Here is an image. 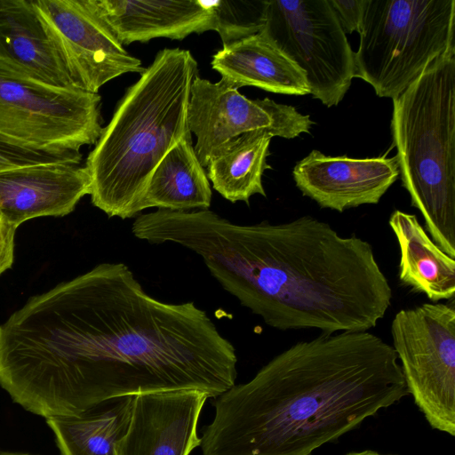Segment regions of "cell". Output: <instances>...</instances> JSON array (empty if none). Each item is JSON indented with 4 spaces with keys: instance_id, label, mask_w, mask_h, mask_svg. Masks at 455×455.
I'll use <instances>...</instances> for the list:
<instances>
[{
    "instance_id": "obj_1",
    "label": "cell",
    "mask_w": 455,
    "mask_h": 455,
    "mask_svg": "<svg viewBox=\"0 0 455 455\" xmlns=\"http://www.w3.org/2000/svg\"><path fill=\"white\" fill-rule=\"evenodd\" d=\"M237 357L194 302L145 291L124 263H101L32 297L0 325V386L44 417L104 401L235 385Z\"/></svg>"
},
{
    "instance_id": "obj_2",
    "label": "cell",
    "mask_w": 455,
    "mask_h": 455,
    "mask_svg": "<svg viewBox=\"0 0 455 455\" xmlns=\"http://www.w3.org/2000/svg\"><path fill=\"white\" fill-rule=\"evenodd\" d=\"M132 231L199 255L224 290L280 331H367L391 305L371 244L311 216L239 225L210 210L158 209L138 216Z\"/></svg>"
},
{
    "instance_id": "obj_3",
    "label": "cell",
    "mask_w": 455,
    "mask_h": 455,
    "mask_svg": "<svg viewBox=\"0 0 455 455\" xmlns=\"http://www.w3.org/2000/svg\"><path fill=\"white\" fill-rule=\"evenodd\" d=\"M391 345L367 331L298 342L220 395L203 455H312L407 396Z\"/></svg>"
},
{
    "instance_id": "obj_4",
    "label": "cell",
    "mask_w": 455,
    "mask_h": 455,
    "mask_svg": "<svg viewBox=\"0 0 455 455\" xmlns=\"http://www.w3.org/2000/svg\"><path fill=\"white\" fill-rule=\"evenodd\" d=\"M197 71L189 51L164 48L118 102L84 165L92 203L108 217L140 212L155 169L191 134L188 108Z\"/></svg>"
},
{
    "instance_id": "obj_5",
    "label": "cell",
    "mask_w": 455,
    "mask_h": 455,
    "mask_svg": "<svg viewBox=\"0 0 455 455\" xmlns=\"http://www.w3.org/2000/svg\"><path fill=\"white\" fill-rule=\"evenodd\" d=\"M391 132L411 205L431 239L455 259V52L393 100Z\"/></svg>"
},
{
    "instance_id": "obj_6",
    "label": "cell",
    "mask_w": 455,
    "mask_h": 455,
    "mask_svg": "<svg viewBox=\"0 0 455 455\" xmlns=\"http://www.w3.org/2000/svg\"><path fill=\"white\" fill-rule=\"evenodd\" d=\"M454 0H366L355 75L394 100L439 57L455 52Z\"/></svg>"
},
{
    "instance_id": "obj_7",
    "label": "cell",
    "mask_w": 455,
    "mask_h": 455,
    "mask_svg": "<svg viewBox=\"0 0 455 455\" xmlns=\"http://www.w3.org/2000/svg\"><path fill=\"white\" fill-rule=\"evenodd\" d=\"M101 98L57 87L0 58V134L25 147L80 151L101 132Z\"/></svg>"
},
{
    "instance_id": "obj_8",
    "label": "cell",
    "mask_w": 455,
    "mask_h": 455,
    "mask_svg": "<svg viewBox=\"0 0 455 455\" xmlns=\"http://www.w3.org/2000/svg\"><path fill=\"white\" fill-rule=\"evenodd\" d=\"M393 348L409 394L428 424L455 435L454 302L424 303L397 312Z\"/></svg>"
},
{
    "instance_id": "obj_9",
    "label": "cell",
    "mask_w": 455,
    "mask_h": 455,
    "mask_svg": "<svg viewBox=\"0 0 455 455\" xmlns=\"http://www.w3.org/2000/svg\"><path fill=\"white\" fill-rule=\"evenodd\" d=\"M261 31L302 69L315 99L328 108L343 100L354 52L328 0H266Z\"/></svg>"
},
{
    "instance_id": "obj_10",
    "label": "cell",
    "mask_w": 455,
    "mask_h": 455,
    "mask_svg": "<svg viewBox=\"0 0 455 455\" xmlns=\"http://www.w3.org/2000/svg\"><path fill=\"white\" fill-rule=\"evenodd\" d=\"M64 60L73 85L98 93L108 82L146 68L131 55L104 17L98 0H33Z\"/></svg>"
},
{
    "instance_id": "obj_11",
    "label": "cell",
    "mask_w": 455,
    "mask_h": 455,
    "mask_svg": "<svg viewBox=\"0 0 455 455\" xmlns=\"http://www.w3.org/2000/svg\"><path fill=\"white\" fill-rule=\"evenodd\" d=\"M188 121L196 136L194 148L203 167L246 132L265 130L273 137L293 139L308 133L314 124L308 115L292 106L268 98L251 100L222 78L212 83L199 76L191 84Z\"/></svg>"
},
{
    "instance_id": "obj_12",
    "label": "cell",
    "mask_w": 455,
    "mask_h": 455,
    "mask_svg": "<svg viewBox=\"0 0 455 455\" xmlns=\"http://www.w3.org/2000/svg\"><path fill=\"white\" fill-rule=\"evenodd\" d=\"M292 175L302 195L339 212L376 204L399 177L395 156L351 158L314 149L299 161Z\"/></svg>"
},
{
    "instance_id": "obj_13",
    "label": "cell",
    "mask_w": 455,
    "mask_h": 455,
    "mask_svg": "<svg viewBox=\"0 0 455 455\" xmlns=\"http://www.w3.org/2000/svg\"><path fill=\"white\" fill-rule=\"evenodd\" d=\"M208 395L177 390L134 395L116 455H189L201 443L197 422Z\"/></svg>"
},
{
    "instance_id": "obj_14",
    "label": "cell",
    "mask_w": 455,
    "mask_h": 455,
    "mask_svg": "<svg viewBox=\"0 0 455 455\" xmlns=\"http://www.w3.org/2000/svg\"><path fill=\"white\" fill-rule=\"evenodd\" d=\"M91 192V180L80 164H33L0 172V220L18 228L28 220L62 217Z\"/></svg>"
},
{
    "instance_id": "obj_15",
    "label": "cell",
    "mask_w": 455,
    "mask_h": 455,
    "mask_svg": "<svg viewBox=\"0 0 455 455\" xmlns=\"http://www.w3.org/2000/svg\"><path fill=\"white\" fill-rule=\"evenodd\" d=\"M108 23L125 45L165 37L182 40L215 29V1L98 0Z\"/></svg>"
},
{
    "instance_id": "obj_16",
    "label": "cell",
    "mask_w": 455,
    "mask_h": 455,
    "mask_svg": "<svg viewBox=\"0 0 455 455\" xmlns=\"http://www.w3.org/2000/svg\"><path fill=\"white\" fill-rule=\"evenodd\" d=\"M0 58L44 83L76 88L33 0H0Z\"/></svg>"
},
{
    "instance_id": "obj_17",
    "label": "cell",
    "mask_w": 455,
    "mask_h": 455,
    "mask_svg": "<svg viewBox=\"0 0 455 455\" xmlns=\"http://www.w3.org/2000/svg\"><path fill=\"white\" fill-rule=\"evenodd\" d=\"M211 64L237 89L254 86L279 94L310 93L302 69L262 31L223 45Z\"/></svg>"
},
{
    "instance_id": "obj_18",
    "label": "cell",
    "mask_w": 455,
    "mask_h": 455,
    "mask_svg": "<svg viewBox=\"0 0 455 455\" xmlns=\"http://www.w3.org/2000/svg\"><path fill=\"white\" fill-rule=\"evenodd\" d=\"M389 226L400 249V281L434 302L453 299L455 259L429 237L416 215L396 210Z\"/></svg>"
},
{
    "instance_id": "obj_19",
    "label": "cell",
    "mask_w": 455,
    "mask_h": 455,
    "mask_svg": "<svg viewBox=\"0 0 455 455\" xmlns=\"http://www.w3.org/2000/svg\"><path fill=\"white\" fill-rule=\"evenodd\" d=\"M212 189L197 158L191 134L178 142L155 169L146 190L141 208L190 212L208 210Z\"/></svg>"
},
{
    "instance_id": "obj_20",
    "label": "cell",
    "mask_w": 455,
    "mask_h": 455,
    "mask_svg": "<svg viewBox=\"0 0 455 455\" xmlns=\"http://www.w3.org/2000/svg\"><path fill=\"white\" fill-rule=\"evenodd\" d=\"M134 395L104 401L79 414L46 419L61 455H116Z\"/></svg>"
},
{
    "instance_id": "obj_21",
    "label": "cell",
    "mask_w": 455,
    "mask_h": 455,
    "mask_svg": "<svg viewBox=\"0 0 455 455\" xmlns=\"http://www.w3.org/2000/svg\"><path fill=\"white\" fill-rule=\"evenodd\" d=\"M272 134L265 130L246 132L223 147L206 166L208 180L224 198L235 203L256 194L266 196L262 176Z\"/></svg>"
},
{
    "instance_id": "obj_22",
    "label": "cell",
    "mask_w": 455,
    "mask_h": 455,
    "mask_svg": "<svg viewBox=\"0 0 455 455\" xmlns=\"http://www.w3.org/2000/svg\"><path fill=\"white\" fill-rule=\"evenodd\" d=\"M266 0L215 1V31L223 45L259 33L264 26Z\"/></svg>"
},
{
    "instance_id": "obj_23",
    "label": "cell",
    "mask_w": 455,
    "mask_h": 455,
    "mask_svg": "<svg viewBox=\"0 0 455 455\" xmlns=\"http://www.w3.org/2000/svg\"><path fill=\"white\" fill-rule=\"evenodd\" d=\"M80 151H45L25 147L0 134V172L45 163L80 164Z\"/></svg>"
},
{
    "instance_id": "obj_24",
    "label": "cell",
    "mask_w": 455,
    "mask_h": 455,
    "mask_svg": "<svg viewBox=\"0 0 455 455\" xmlns=\"http://www.w3.org/2000/svg\"><path fill=\"white\" fill-rule=\"evenodd\" d=\"M366 0H328L345 34L359 32Z\"/></svg>"
},
{
    "instance_id": "obj_25",
    "label": "cell",
    "mask_w": 455,
    "mask_h": 455,
    "mask_svg": "<svg viewBox=\"0 0 455 455\" xmlns=\"http://www.w3.org/2000/svg\"><path fill=\"white\" fill-rule=\"evenodd\" d=\"M15 231L16 228L4 222L0 227V275L12 265Z\"/></svg>"
},
{
    "instance_id": "obj_26",
    "label": "cell",
    "mask_w": 455,
    "mask_h": 455,
    "mask_svg": "<svg viewBox=\"0 0 455 455\" xmlns=\"http://www.w3.org/2000/svg\"><path fill=\"white\" fill-rule=\"evenodd\" d=\"M346 455H385V454H381V453H379L375 451H371V450H363V451H351V452H348L347 453Z\"/></svg>"
},
{
    "instance_id": "obj_27",
    "label": "cell",
    "mask_w": 455,
    "mask_h": 455,
    "mask_svg": "<svg viewBox=\"0 0 455 455\" xmlns=\"http://www.w3.org/2000/svg\"><path fill=\"white\" fill-rule=\"evenodd\" d=\"M4 455H24V454H4Z\"/></svg>"
},
{
    "instance_id": "obj_28",
    "label": "cell",
    "mask_w": 455,
    "mask_h": 455,
    "mask_svg": "<svg viewBox=\"0 0 455 455\" xmlns=\"http://www.w3.org/2000/svg\"><path fill=\"white\" fill-rule=\"evenodd\" d=\"M2 223H3V222H2V220H0V227H1Z\"/></svg>"
}]
</instances>
